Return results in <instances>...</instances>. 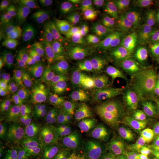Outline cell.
<instances>
[{
	"label": "cell",
	"instance_id": "obj_13",
	"mask_svg": "<svg viewBox=\"0 0 159 159\" xmlns=\"http://www.w3.org/2000/svg\"><path fill=\"white\" fill-rule=\"evenodd\" d=\"M150 17L148 9L137 1L126 4L119 13L120 24L127 29H134L145 24Z\"/></svg>",
	"mask_w": 159,
	"mask_h": 159
},
{
	"label": "cell",
	"instance_id": "obj_15",
	"mask_svg": "<svg viewBox=\"0 0 159 159\" xmlns=\"http://www.w3.org/2000/svg\"><path fill=\"white\" fill-rule=\"evenodd\" d=\"M45 60L39 52L35 51L28 61L12 73L13 78L33 79L43 73Z\"/></svg>",
	"mask_w": 159,
	"mask_h": 159
},
{
	"label": "cell",
	"instance_id": "obj_9",
	"mask_svg": "<svg viewBox=\"0 0 159 159\" xmlns=\"http://www.w3.org/2000/svg\"><path fill=\"white\" fill-rule=\"evenodd\" d=\"M100 55L102 60L108 81L114 82L125 87L130 85L132 78L123 70L112 54L108 44H98Z\"/></svg>",
	"mask_w": 159,
	"mask_h": 159
},
{
	"label": "cell",
	"instance_id": "obj_14",
	"mask_svg": "<svg viewBox=\"0 0 159 159\" xmlns=\"http://www.w3.org/2000/svg\"><path fill=\"white\" fill-rule=\"evenodd\" d=\"M63 94L64 96L67 98L83 114H86L90 111L89 93L83 84H70L64 89Z\"/></svg>",
	"mask_w": 159,
	"mask_h": 159
},
{
	"label": "cell",
	"instance_id": "obj_20",
	"mask_svg": "<svg viewBox=\"0 0 159 159\" xmlns=\"http://www.w3.org/2000/svg\"><path fill=\"white\" fill-rule=\"evenodd\" d=\"M25 33L14 24L3 29L1 37V50H9L20 44Z\"/></svg>",
	"mask_w": 159,
	"mask_h": 159
},
{
	"label": "cell",
	"instance_id": "obj_28",
	"mask_svg": "<svg viewBox=\"0 0 159 159\" xmlns=\"http://www.w3.org/2000/svg\"><path fill=\"white\" fill-rule=\"evenodd\" d=\"M33 121L35 130L41 137L49 139L57 135L52 125L34 113L33 115Z\"/></svg>",
	"mask_w": 159,
	"mask_h": 159
},
{
	"label": "cell",
	"instance_id": "obj_25",
	"mask_svg": "<svg viewBox=\"0 0 159 159\" xmlns=\"http://www.w3.org/2000/svg\"><path fill=\"white\" fill-rule=\"evenodd\" d=\"M14 24L25 34L33 31L34 28V18L26 10H19L13 18Z\"/></svg>",
	"mask_w": 159,
	"mask_h": 159
},
{
	"label": "cell",
	"instance_id": "obj_24",
	"mask_svg": "<svg viewBox=\"0 0 159 159\" xmlns=\"http://www.w3.org/2000/svg\"><path fill=\"white\" fill-rule=\"evenodd\" d=\"M134 40L143 39L148 40L154 46L159 44V28L154 24H148L139 29L134 33Z\"/></svg>",
	"mask_w": 159,
	"mask_h": 159
},
{
	"label": "cell",
	"instance_id": "obj_11",
	"mask_svg": "<svg viewBox=\"0 0 159 159\" xmlns=\"http://www.w3.org/2000/svg\"><path fill=\"white\" fill-rule=\"evenodd\" d=\"M2 113L4 114L10 129L15 134L23 136L29 121L27 111L23 105L11 100L5 104Z\"/></svg>",
	"mask_w": 159,
	"mask_h": 159
},
{
	"label": "cell",
	"instance_id": "obj_7",
	"mask_svg": "<svg viewBox=\"0 0 159 159\" xmlns=\"http://www.w3.org/2000/svg\"><path fill=\"white\" fill-rule=\"evenodd\" d=\"M85 127L76 125L68 130L57 134L56 141L63 152L71 157L83 153L89 141Z\"/></svg>",
	"mask_w": 159,
	"mask_h": 159
},
{
	"label": "cell",
	"instance_id": "obj_8",
	"mask_svg": "<svg viewBox=\"0 0 159 159\" xmlns=\"http://www.w3.org/2000/svg\"><path fill=\"white\" fill-rule=\"evenodd\" d=\"M131 106L137 115L143 119L159 120V90H137Z\"/></svg>",
	"mask_w": 159,
	"mask_h": 159
},
{
	"label": "cell",
	"instance_id": "obj_38",
	"mask_svg": "<svg viewBox=\"0 0 159 159\" xmlns=\"http://www.w3.org/2000/svg\"><path fill=\"white\" fill-rule=\"evenodd\" d=\"M155 134H156V139L159 140V122L157 123L155 127Z\"/></svg>",
	"mask_w": 159,
	"mask_h": 159
},
{
	"label": "cell",
	"instance_id": "obj_2",
	"mask_svg": "<svg viewBox=\"0 0 159 159\" xmlns=\"http://www.w3.org/2000/svg\"><path fill=\"white\" fill-rule=\"evenodd\" d=\"M100 133L104 140L113 149L133 150L139 136L136 125L129 119L116 122Z\"/></svg>",
	"mask_w": 159,
	"mask_h": 159
},
{
	"label": "cell",
	"instance_id": "obj_5",
	"mask_svg": "<svg viewBox=\"0 0 159 159\" xmlns=\"http://www.w3.org/2000/svg\"><path fill=\"white\" fill-rule=\"evenodd\" d=\"M60 25V18L50 11L41 9L34 17L33 37L37 46L43 47L51 42Z\"/></svg>",
	"mask_w": 159,
	"mask_h": 159
},
{
	"label": "cell",
	"instance_id": "obj_34",
	"mask_svg": "<svg viewBox=\"0 0 159 159\" xmlns=\"http://www.w3.org/2000/svg\"><path fill=\"white\" fill-rule=\"evenodd\" d=\"M45 159H63L57 147L51 143H45Z\"/></svg>",
	"mask_w": 159,
	"mask_h": 159
},
{
	"label": "cell",
	"instance_id": "obj_35",
	"mask_svg": "<svg viewBox=\"0 0 159 159\" xmlns=\"http://www.w3.org/2000/svg\"><path fill=\"white\" fill-rule=\"evenodd\" d=\"M2 158L4 159H21V155L19 148L14 146H7L2 152Z\"/></svg>",
	"mask_w": 159,
	"mask_h": 159
},
{
	"label": "cell",
	"instance_id": "obj_30",
	"mask_svg": "<svg viewBox=\"0 0 159 159\" xmlns=\"http://www.w3.org/2000/svg\"><path fill=\"white\" fill-rule=\"evenodd\" d=\"M142 159H159V140L149 139L143 144Z\"/></svg>",
	"mask_w": 159,
	"mask_h": 159
},
{
	"label": "cell",
	"instance_id": "obj_6",
	"mask_svg": "<svg viewBox=\"0 0 159 159\" xmlns=\"http://www.w3.org/2000/svg\"><path fill=\"white\" fill-rule=\"evenodd\" d=\"M102 27L98 21H77L67 25L64 35L74 46L84 47L99 35Z\"/></svg>",
	"mask_w": 159,
	"mask_h": 159
},
{
	"label": "cell",
	"instance_id": "obj_27",
	"mask_svg": "<svg viewBox=\"0 0 159 159\" xmlns=\"http://www.w3.org/2000/svg\"><path fill=\"white\" fill-rule=\"evenodd\" d=\"M27 159H45V143L37 139H30L27 148Z\"/></svg>",
	"mask_w": 159,
	"mask_h": 159
},
{
	"label": "cell",
	"instance_id": "obj_3",
	"mask_svg": "<svg viewBox=\"0 0 159 159\" xmlns=\"http://www.w3.org/2000/svg\"><path fill=\"white\" fill-rule=\"evenodd\" d=\"M44 78L49 84H55L67 77L72 68L68 54L60 48H53L46 56Z\"/></svg>",
	"mask_w": 159,
	"mask_h": 159
},
{
	"label": "cell",
	"instance_id": "obj_16",
	"mask_svg": "<svg viewBox=\"0 0 159 159\" xmlns=\"http://www.w3.org/2000/svg\"><path fill=\"white\" fill-rule=\"evenodd\" d=\"M36 3L41 9L51 12L59 17L79 16V13L75 8L73 4L67 0H40Z\"/></svg>",
	"mask_w": 159,
	"mask_h": 159
},
{
	"label": "cell",
	"instance_id": "obj_37",
	"mask_svg": "<svg viewBox=\"0 0 159 159\" xmlns=\"http://www.w3.org/2000/svg\"><path fill=\"white\" fill-rule=\"evenodd\" d=\"M136 1L147 9H154L159 7V0H138Z\"/></svg>",
	"mask_w": 159,
	"mask_h": 159
},
{
	"label": "cell",
	"instance_id": "obj_10",
	"mask_svg": "<svg viewBox=\"0 0 159 159\" xmlns=\"http://www.w3.org/2000/svg\"><path fill=\"white\" fill-rule=\"evenodd\" d=\"M103 92L107 102L114 112L129 116L128 111L131 107V103L124 87L108 80L103 87Z\"/></svg>",
	"mask_w": 159,
	"mask_h": 159
},
{
	"label": "cell",
	"instance_id": "obj_19",
	"mask_svg": "<svg viewBox=\"0 0 159 159\" xmlns=\"http://www.w3.org/2000/svg\"><path fill=\"white\" fill-rule=\"evenodd\" d=\"M8 51L7 66L11 73L28 61L35 52V51L30 50L26 46L21 44L9 50Z\"/></svg>",
	"mask_w": 159,
	"mask_h": 159
},
{
	"label": "cell",
	"instance_id": "obj_18",
	"mask_svg": "<svg viewBox=\"0 0 159 159\" xmlns=\"http://www.w3.org/2000/svg\"><path fill=\"white\" fill-rule=\"evenodd\" d=\"M36 82L33 79L13 78L4 86V91L19 98L31 96L37 89Z\"/></svg>",
	"mask_w": 159,
	"mask_h": 159
},
{
	"label": "cell",
	"instance_id": "obj_1",
	"mask_svg": "<svg viewBox=\"0 0 159 159\" xmlns=\"http://www.w3.org/2000/svg\"><path fill=\"white\" fill-rule=\"evenodd\" d=\"M81 83L89 93L90 111L97 130L111 123L129 119V116L116 113L110 108L104 96L102 87L96 85L85 79H83Z\"/></svg>",
	"mask_w": 159,
	"mask_h": 159
},
{
	"label": "cell",
	"instance_id": "obj_29",
	"mask_svg": "<svg viewBox=\"0 0 159 159\" xmlns=\"http://www.w3.org/2000/svg\"><path fill=\"white\" fill-rule=\"evenodd\" d=\"M20 7L19 1L15 0H6L2 3L0 11L1 22H5L17 14Z\"/></svg>",
	"mask_w": 159,
	"mask_h": 159
},
{
	"label": "cell",
	"instance_id": "obj_33",
	"mask_svg": "<svg viewBox=\"0 0 159 159\" xmlns=\"http://www.w3.org/2000/svg\"><path fill=\"white\" fill-rule=\"evenodd\" d=\"M136 154L131 149H113L103 159H137Z\"/></svg>",
	"mask_w": 159,
	"mask_h": 159
},
{
	"label": "cell",
	"instance_id": "obj_22",
	"mask_svg": "<svg viewBox=\"0 0 159 159\" xmlns=\"http://www.w3.org/2000/svg\"><path fill=\"white\" fill-rule=\"evenodd\" d=\"M57 111L67 116L74 125H79L83 118V113L67 98L64 96L57 99L56 102Z\"/></svg>",
	"mask_w": 159,
	"mask_h": 159
},
{
	"label": "cell",
	"instance_id": "obj_4",
	"mask_svg": "<svg viewBox=\"0 0 159 159\" xmlns=\"http://www.w3.org/2000/svg\"><path fill=\"white\" fill-rule=\"evenodd\" d=\"M108 45L121 67L130 70L146 53L136 42L131 40L111 38Z\"/></svg>",
	"mask_w": 159,
	"mask_h": 159
},
{
	"label": "cell",
	"instance_id": "obj_32",
	"mask_svg": "<svg viewBox=\"0 0 159 159\" xmlns=\"http://www.w3.org/2000/svg\"><path fill=\"white\" fill-rule=\"evenodd\" d=\"M81 7L87 12H97L105 7L106 2L103 0H80Z\"/></svg>",
	"mask_w": 159,
	"mask_h": 159
},
{
	"label": "cell",
	"instance_id": "obj_17",
	"mask_svg": "<svg viewBox=\"0 0 159 159\" xmlns=\"http://www.w3.org/2000/svg\"><path fill=\"white\" fill-rule=\"evenodd\" d=\"M110 151L108 144L97 130L87 143L83 154V159H103Z\"/></svg>",
	"mask_w": 159,
	"mask_h": 159
},
{
	"label": "cell",
	"instance_id": "obj_31",
	"mask_svg": "<svg viewBox=\"0 0 159 159\" xmlns=\"http://www.w3.org/2000/svg\"><path fill=\"white\" fill-rule=\"evenodd\" d=\"M74 125L72 121L67 116L57 111L56 119L52 125L53 129L57 135L68 130Z\"/></svg>",
	"mask_w": 159,
	"mask_h": 159
},
{
	"label": "cell",
	"instance_id": "obj_23",
	"mask_svg": "<svg viewBox=\"0 0 159 159\" xmlns=\"http://www.w3.org/2000/svg\"><path fill=\"white\" fill-rule=\"evenodd\" d=\"M158 64H159V53L146 52L131 70V75L133 78L141 77L148 68Z\"/></svg>",
	"mask_w": 159,
	"mask_h": 159
},
{
	"label": "cell",
	"instance_id": "obj_39",
	"mask_svg": "<svg viewBox=\"0 0 159 159\" xmlns=\"http://www.w3.org/2000/svg\"><path fill=\"white\" fill-rule=\"evenodd\" d=\"M1 159H2V158H1Z\"/></svg>",
	"mask_w": 159,
	"mask_h": 159
},
{
	"label": "cell",
	"instance_id": "obj_36",
	"mask_svg": "<svg viewBox=\"0 0 159 159\" xmlns=\"http://www.w3.org/2000/svg\"><path fill=\"white\" fill-rule=\"evenodd\" d=\"M10 129V127L6 120L4 114L1 113L0 116V137L1 139L5 136L6 133Z\"/></svg>",
	"mask_w": 159,
	"mask_h": 159
},
{
	"label": "cell",
	"instance_id": "obj_12",
	"mask_svg": "<svg viewBox=\"0 0 159 159\" xmlns=\"http://www.w3.org/2000/svg\"><path fill=\"white\" fill-rule=\"evenodd\" d=\"M85 70L87 75L84 79L96 85L104 87L108 79L98 44L93 46L87 52Z\"/></svg>",
	"mask_w": 159,
	"mask_h": 159
},
{
	"label": "cell",
	"instance_id": "obj_26",
	"mask_svg": "<svg viewBox=\"0 0 159 159\" xmlns=\"http://www.w3.org/2000/svg\"><path fill=\"white\" fill-rule=\"evenodd\" d=\"M141 77L146 89L159 90V64L148 68Z\"/></svg>",
	"mask_w": 159,
	"mask_h": 159
},
{
	"label": "cell",
	"instance_id": "obj_21",
	"mask_svg": "<svg viewBox=\"0 0 159 159\" xmlns=\"http://www.w3.org/2000/svg\"><path fill=\"white\" fill-rule=\"evenodd\" d=\"M34 113L52 125L57 113L56 102L50 97H44L37 102Z\"/></svg>",
	"mask_w": 159,
	"mask_h": 159
}]
</instances>
